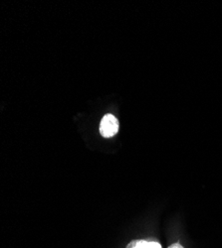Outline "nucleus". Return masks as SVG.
I'll return each instance as SVG.
<instances>
[{
	"instance_id": "f257e3e1",
	"label": "nucleus",
	"mask_w": 222,
	"mask_h": 248,
	"mask_svg": "<svg viewBox=\"0 0 222 248\" xmlns=\"http://www.w3.org/2000/svg\"><path fill=\"white\" fill-rule=\"evenodd\" d=\"M119 131V121L113 114H106L100 124V133L105 138L116 135Z\"/></svg>"
},
{
	"instance_id": "f03ea898",
	"label": "nucleus",
	"mask_w": 222,
	"mask_h": 248,
	"mask_svg": "<svg viewBox=\"0 0 222 248\" xmlns=\"http://www.w3.org/2000/svg\"><path fill=\"white\" fill-rule=\"evenodd\" d=\"M127 248H161V245L156 241L133 240L128 244Z\"/></svg>"
},
{
	"instance_id": "7ed1b4c3",
	"label": "nucleus",
	"mask_w": 222,
	"mask_h": 248,
	"mask_svg": "<svg viewBox=\"0 0 222 248\" xmlns=\"http://www.w3.org/2000/svg\"><path fill=\"white\" fill-rule=\"evenodd\" d=\"M169 248H185V247L181 246V244H179V243H174V244L171 245Z\"/></svg>"
}]
</instances>
